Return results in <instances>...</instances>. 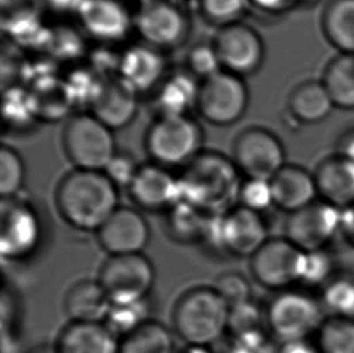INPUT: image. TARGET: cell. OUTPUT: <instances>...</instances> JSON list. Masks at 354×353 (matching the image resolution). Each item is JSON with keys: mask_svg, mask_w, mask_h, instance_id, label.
<instances>
[{"mask_svg": "<svg viewBox=\"0 0 354 353\" xmlns=\"http://www.w3.org/2000/svg\"><path fill=\"white\" fill-rule=\"evenodd\" d=\"M211 217L190 203L180 201L167 212L168 235L180 244L203 241Z\"/></svg>", "mask_w": 354, "mask_h": 353, "instance_id": "29", "label": "cell"}, {"mask_svg": "<svg viewBox=\"0 0 354 353\" xmlns=\"http://www.w3.org/2000/svg\"><path fill=\"white\" fill-rule=\"evenodd\" d=\"M334 259L326 249L304 252L300 283L308 287L328 284L334 272Z\"/></svg>", "mask_w": 354, "mask_h": 353, "instance_id": "36", "label": "cell"}, {"mask_svg": "<svg viewBox=\"0 0 354 353\" xmlns=\"http://www.w3.org/2000/svg\"><path fill=\"white\" fill-rule=\"evenodd\" d=\"M321 29L339 53L354 55V0H329L322 10Z\"/></svg>", "mask_w": 354, "mask_h": 353, "instance_id": "27", "label": "cell"}, {"mask_svg": "<svg viewBox=\"0 0 354 353\" xmlns=\"http://www.w3.org/2000/svg\"><path fill=\"white\" fill-rule=\"evenodd\" d=\"M266 315L253 300L230 309L229 316V333L230 335H242L263 330Z\"/></svg>", "mask_w": 354, "mask_h": 353, "instance_id": "40", "label": "cell"}, {"mask_svg": "<svg viewBox=\"0 0 354 353\" xmlns=\"http://www.w3.org/2000/svg\"><path fill=\"white\" fill-rule=\"evenodd\" d=\"M198 87L196 78L187 71L168 74L155 90L153 108L156 116L189 115V110L196 108Z\"/></svg>", "mask_w": 354, "mask_h": 353, "instance_id": "25", "label": "cell"}, {"mask_svg": "<svg viewBox=\"0 0 354 353\" xmlns=\"http://www.w3.org/2000/svg\"><path fill=\"white\" fill-rule=\"evenodd\" d=\"M288 111L300 124L322 123L335 109L322 80H306L297 84L288 97Z\"/></svg>", "mask_w": 354, "mask_h": 353, "instance_id": "26", "label": "cell"}, {"mask_svg": "<svg viewBox=\"0 0 354 353\" xmlns=\"http://www.w3.org/2000/svg\"><path fill=\"white\" fill-rule=\"evenodd\" d=\"M129 192L139 208L149 212H168L182 201L179 178L153 163L140 165Z\"/></svg>", "mask_w": 354, "mask_h": 353, "instance_id": "18", "label": "cell"}, {"mask_svg": "<svg viewBox=\"0 0 354 353\" xmlns=\"http://www.w3.org/2000/svg\"><path fill=\"white\" fill-rule=\"evenodd\" d=\"M250 5L270 15H281L299 6V0H249Z\"/></svg>", "mask_w": 354, "mask_h": 353, "instance_id": "44", "label": "cell"}, {"mask_svg": "<svg viewBox=\"0 0 354 353\" xmlns=\"http://www.w3.org/2000/svg\"><path fill=\"white\" fill-rule=\"evenodd\" d=\"M43 239V225L38 212L19 197L1 200L0 212V254L16 262L28 258Z\"/></svg>", "mask_w": 354, "mask_h": 353, "instance_id": "11", "label": "cell"}, {"mask_svg": "<svg viewBox=\"0 0 354 353\" xmlns=\"http://www.w3.org/2000/svg\"><path fill=\"white\" fill-rule=\"evenodd\" d=\"M268 239L263 215L239 205L224 215H212L203 241L231 255L252 258Z\"/></svg>", "mask_w": 354, "mask_h": 353, "instance_id": "6", "label": "cell"}, {"mask_svg": "<svg viewBox=\"0 0 354 353\" xmlns=\"http://www.w3.org/2000/svg\"><path fill=\"white\" fill-rule=\"evenodd\" d=\"M111 305V298L98 280L77 282L64 299L66 314L71 322L77 323H104Z\"/></svg>", "mask_w": 354, "mask_h": 353, "instance_id": "24", "label": "cell"}, {"mask_svg": "<svg viewBox=\"0 0 354 353\" xmlns=\"http://www.w3.org/2000/svg\"><path fill=\"white\" fill-rule=\"evenodd\" d=\"M341 234L345 236L346 239L352 246H354V205L342 210Z\"/></svg>", "mask_w": 354, "mask_h": 353, "instance_id": "47", "label": "cell"}, {"mask_svg": "<svg viewBox=\"0 0 354 353\" xmlns=\"http://www.w3.org/2000/svg\"><path fill=\"white\" fill-rule=\"evenodd\" d=\"M271 185L274 206L290 215L316 202L318 196L315 174L295 165H286L273 176Z\"/></svg>", "mask_w": 354, "mask_h": 353, "instance_id": "22", "label": "cell"}, {"mask_svg": "<svg viewBox=\"0 0 354 353\" xmlns=\"http://www.w3.org/2000/svg\"><path fill=\"white\" fill-rule=\"evenodd\" d=\"M140 1H142V4H143V3H145V1H148V0H140Z\"/></svg>", "mask_w": 354, "mask_h": 353, "instance_id": "52", "label": "cell"}, {"mask_svg": "<svg viewBox=\"0 0 354 353\" xmlns=\"http://www.w3.org/2000/svg\"><path fill=\"white\" fill-rule=\"evenodd\" d=\"M138 92L119 75L106 78L92 102V114L113 131L124 129L138 111Z\"/></svg>", "mask_w": 354, "mask_h": 353, "instance_id": "19", "label": "cell"}, {"mask_svg": "<svg viewBox=\"0 0 354 353\" xmlns=\"http://www.w3.org/2000/svg\"><path fill=\"white\" fill-rule=\"evenodd\" d=\"M213 46L223 71L239 77L258 72L265 61V44L258 30L243 22L219 28Z\"/></svg>", "mask_w": 354, "mask_h": 353, "instance_id": "13", "label": "cell"}, {"mask_svg": "<svg viewBox=\"0 0 354 353\" xmlns=\"http://www.w3.org/2000/svg\"><path fill=\"white\" fill-rule=\"evenodd\" d=\"M32 353H57L56 352V349L55 347H46V346H43V347H38V349L33 351Z\"/></svg>", "mask_w": 354, "mask_h": 353, "instance_id": "50", "label": "cell"}, {"mask_svg": "<svg viewBox=\"0 0 354 353\" xmlns=\"http://www.w3.org/2000/svg\"><path fill=\"white\" fill-rule=\"evenodd\" d=\"M249 90L243 78L221 71L200 82L196 109L214 126H230L247 111Z\"/></svg>", "mask_w": 354, "mask_h": 353, "instance_id": "8", "label": "cell"}, {"mask_svg": "<svg viewBox=\"0 0 354 353\" xmlns=\"http://www.w3.org/2000/svg\"><path fill=\"white\" fill-rule=\"evenodd\" d=\"M75 12L87 35L100 43H120L134 28V16L122 0H82Z\"/></svg>", "mask_w": 354, "mask_h": 353, "instance_id": "16", "label": "cell"}, {"mask_svg": "<svg viewBox=\"0 0 354 353\" xmlns=\"http://www.w3.org/2000/svg\"><path fill=\"white\" fill-rule=\"evenodd\" d=\"M321 301L333 317L354 320L353 278L341 277L331 280L323 291Z\"/></svg>", "mask_w": 354, "mask_h": 353, "instance_id": "34", "label": "cell"}, {"mask_svg": "<svg viewBox=\"0 0 354 353\" xmlns=\"http://www.w3.org/2000/svg\"><path fill=\"white\" fill-rule=\"evenodd\" d=\"M97 239L109 255L142 254L150 241V228L139 210L119 207L98 230Z\"/></svg>", "mask_w": 354, "mask_h": 353, "instance_id": "17", "label": "cell"}, {"mask_svg": "<svg viewBox=\"0 0 354 353\" xmlns=\"http://www.w3.org/2000/svg\"><path fill=\"white\" fill-rule=\"evenodd\" d=\"M19 316V304L15 294L4 287L1 294V353H17Z\"/></svg>", "mask_w": 354, "mask_h": 353, "instance_id": "37", "label": "cell"}, {"mask_svg": "<svg viewBox=\"0 0 354 353\" xmlns=\"http://www.w3.org/2000/svg\"><path fill=\"white\" fill-rule=\"evenodd\" d=\"M203 142L201 126L189 115L156 116L144 138L153 163L168 170L187 168L203 152Z\"/></svg>", "mask_w": 354, "mask_h": 353, "instance_id": "4", "label": "cell"}, {"mask_svg": "<svg viewBox=\"0 0 354 353\" xmlns=\"http://www.w3.org/2000/svg\"><path fill=\"white\" fill-rule=\"evenodd\" d=\"M187 71L192 77L201 79V82L223 71L213 44H198L189 51Z\"/></svg>", "mask_w": 354, "mask_h": 353, "instance_id": "39", "label": "cell"}, {"mask_svg": "<svg viewBox=\"0 0 354 353\" xmlns=\"http://www.w3.org/2000/svg\"><path fill=\"white\" fill-rule=\"evenodd\" d=\"M272 340L263 330L242 335H231L226 353H278Z\"/></svg>", "mask_w": 354, "mask_h": 353, "instance_id": "43", "label": "cell"}, {"mask_svg": "<svg viewBox=\"0 0 354 353\" xmlns=\"http://www.w3.org/2000/svg\"><path fill=\"white\" fill-rule=\"evenodd\" d=\"M304 251L287 239H268L252 257V272L258 283L270 289H284L300 283Z\"/></svg>", "mask_w": 354, "mask_h": 353, "instance_id": "15", "label": "cell"}, {"mask_svg": "<svg viewBox=\"0 0 354 353\" xmlns=\"http://www.w3.org/2000/svg\"><path fill=\"white\" fill-rule=\"evenodd\" d=\"M98 281L115 305L148 299L155 282V267L143 254L109 255L102 265Z\"/></svg>", "mask_w": 354, "mask_h": 353, "instance_id": "10", "label": "cell"}, {"mask_svg": "<svg viewBox=\"0 0 354 353\" xmlns=\"http://www.w3.org/2000/svg\"><path fill=\"white\" fill-rule=\"evenodd\" d=\"M149 314L150 304L148 299L124 305L113 304L104 325L113 332V334L118 339L121 340L150 320Z\"/></svg>", "mask_w": 354, "mask_h": 353, "instance_id": "32", "label": "cell"}, {"mask_svg": "<svg viewBox=\"0 0 354 353\" xmlns=\"http://www.w3.org/2000/svg\"><path fill=\"white\" fill-rule=\"evenodd\" d=\"M243 181L232 159L202 152L179 176L182 201L206 215H224L236 207Z\"/></svg>", "mask_w": 354, "mask_h": 353, "instance_id": "2", "label": "cell"}, {"mask_svg": "<svg viewBox=\"0 0 354 353\" xmlns=\"http://www.w3.org/2000/svg\"><path fill=\"white\" fill-rule=\"evenodd\" d=\"M321 80L335 108L354 110V55L337 53L326 63Z\"/></svg>", "mask_w": 354, "mask_h": 353, "instance_id": "28", "label": "cell"}, {"mask_svg": "<svg viewBox=\"0 0 354 353\" xmlns=\"http://www.w3.org/2000/svg\"><path fill=\"white\" fill-rule=\"evenodd\" d=\"M278 353H322L317 344H313L310 340H297L282 343L279 346Z\"/></svg>", "mask_w": 354, "mask_h": 353, "instance_id": "45", "label": "cell"}, {"mask_svg": "<svg viewBox=\"0 0 354 353\" xmlns=\"http://www.w3.org/2000/svg\"><path fill=\"white\" fill-rule=\"evenodd\" d=\"M119 353H176L172 332L150 320L120 340Z\"/></svg>", "mask_w": 354, "mask_h": 353, "instance_id": "30", "label": "cell"}, {"mask_svg": "<svg viewBox=\"0 0 354 353\" xmlns=\"http://www.w3.org/2000/svg\"><path fill=\"white\" fill-rule=\"evenodd\" d=\"M53 347L57 353H119L120 340L104 323L71 322Z\"/></svg>", "mask_w": 354, "mask_h": 353, "instance_id": "23", "label": "cell"}, {"mask_svg": "<svg viewBox=\"0 0 354 353\" xmlns=\"http://www.w3.org/2000/svg\"><path fill=\"white\" fill-rule=\"evenodd\" d=\"M342 210L326 201L289 215L286 224V239L304 252L326 249L336 235L341 234Z\"/></svg>", "mask_w": 354, "mask_h": 353, "instance_id": "14", "label": "cell"}, {"mask_svg": "<svg viewBox=\"0 0 354 353\" xmlns=\"http://www.w3.org/2000/svg\"><path fill=\"white\" fill-rule=\"evenodd\" d=\"M162 51L148 44L129 46L120 57L118 75L138 93L155 91L168 74Z\"/></svg>", "mask_w": 354, "mask_h": 353, "instance_id": "20", "label": "cell"}, {"mask_svg": "<svg viewBox=\"0 0 354 353\" xmlns=\"http://www.w3.org/2000/svg\"><path fill=\"white\" fill-rule=\"evenodd\" d=\"M139 168L140 165L137 163V159L134 158L132 154L119 150L103 172L106 173L118 189L126 188L129 190V186L138 173Z\"/></svg>", "mask_w": 354, "mask_h": 353, "instance_id": "42", "label": "cell"}, {"mask_svg": "<svg viewBox=\"0 0 354 353\" xmlns=\"http://www.w3.org/2000/svg\"><path fill=\"white\" fill-rule=\"evenodd\" d=\"M213 288L230 309L252 300L250 283L239 272L223 273L216 278Z\"/></svg>", "mask_w": 354, "mask_h": 353, "instance_id": "38", "label": "cell"}, {"mask_svg": "<svg viewBox=\"0 0 354 353\" xmlns=\"http://www.w3.org/2000/svg\"><path fill=\"white\" fill-rule=\"evenodd\" d=\"M322 353H354V320L331 317L317 333Z\"/></svg>", "mask_w": 354, "mask_h": 353, "instance_id": "31", "label": "cell"}, {"mask_svg": "<svg viewBox=\"0 0 354 353\" xmlns=\"http://www.w3.org/2000/svg\"><path fill=\"white\" fill-rule=\"evenodd\" d=\"M317 189L321 200L346 210L354 205V163L336 154L317 168Z\"/></svg>", "mask_w": 354, "mask_h": 353, "instance_id": "21", "label": "cell"}, {"mask_svg": "<svg viewBox=\"0 0 354 353\" xmlns=\"http://www.w3.org/2000/svg\"><path fill=\"white\" fill-rule=\"evenodd\" d=\"M232 160L247 179L272 181L287 165L281 139L261 126H249L236 136Z\"/></svg>", "mask_w": 354, "mask_h": 353, "instance_id": "9", "label": "cell"}, {"mask_svg": "<svg viewBox=\"0 0 354 353\" xmlns=\"http://www.w3.org/2000/svg\"><path fill=\"white\" fill-rule=\"evenodd\" d=\"M354 163V129L346 131L337 141V153Z\"/></svg>", "mask_w": 354, "mask_h": 353, "instance_id": "46", "label": "cell"}, {"mask_svg": "<svg viewBox=\"0 0 354 353\" xmlns=\"http://www.w3.org/2000/svg\"><path fill=\"white\" fill-rule=\"evenodd\" d=\"M134 29L143 43L163 51L187 40L190 22L180 5L171 0H148L134 16Z\"/></svg>", "mask_w": 354, "mask_h": 353, "instance_id": "12", "label": "cell"}, {"mask_svg": "<svg viewBox=\"0 0 354 353\" xmlns=\"http://www.w3.org/2000/svg\"><path fill=\"white\" fill-rule=\"evenodd\" d=\"M113 132L92 113L74 115L63 129L64 153L77 170L103 172L119 152Z\"/></svg>", "mask_w": 354, "mask_h": 353, "instance_id": "5", "label": "cell"}, {"mask_svg": "<svg viewBox=\"0 0 354 353\" xmlns=\"http://www.w3.org/2000/svg\"><path fill=\"white\" fill-rule=\"evenodd\" d=\"M46 4L56 11L67 12V11H77L82 0H44Z\"/></svg>", "mask_w": 354, "mask_h": 353, "instance_id": "48", "label": "cell"}, {"mask_svg": "<svg viewBox=\"0 0 354 353\" xmlns=\"http://www.w3.org/2000/svg\"><path fill=\"white\" fill-rule=\"evenodd\" d=\"M229 316L230 307L213 287H198L179 298L173 311V325L187 346L209 347L227 333Z\"/></svg>", "mask_w": 354, "mask_h": 353, "instance_id": "3", "label": "cell"}, {"mask_svg": "<svg viewBox=\"0 0 354 353\" xmlns=\"http://www.w3.org/2000/svg\"><path fill=\"white\" fill-rule=\"evenodd\" d=\"M266 322L281 344L310 339L326 322L324 307L305 291H284L270 302Z\"/></svg>", "mask_w": 354, "mask_h": 353, "instance_id": "7", "label": "cell"}, {"mask_svg": "<svg viewBox=\"0 0 354 353\" xmlns=\"http://www.w3.org/2000/svg\"><path fill=\"white\" fill-rule=\"evenodd\" d=\"M317 0H299V4H312V3H315Z\"/></svg>", "mask_w": 354, "mask_h": 353, "instance_id": "51", "label": "cell"}, {"mask_svg": "<svg viewBox=\"0 0 354 353\" xmlns=\"http://www.w3.org/2000/svg\"><path fill=\"white\" fill-rule=\"evenodd\" d=\"M249 6V0H198L202 16L219 28L242 22Z\"/></svg>", "mask_w": 354, "mask_h": 353, "instance_id": "35", "label": "cell"}, {"mask_svg": "<svg viewBox=\"0 0 354 353\" xmlns=\"http://www.w3.org/2000/svg\"><path fill=\"white\" fill-rule=\"evenodd\" d=\"M239 203L260 215L274 206L271 181L245 179L239 194Z\"/></svg>", "mask_w": 354, "mask_h": 353, "instance_id": "41", "label": "cell"}, {"mask_svg": "<svg viewBox=\"0 0 354 353\" xmlns=\"http://www.w3.org/2000/svg\"><path fill=\"white\" fill-rule=\"evenodd\" d=\"M56 205L74 229L98 233L120 207L119 189L102 171L75 168L59 181Z\"/></svg>", "mask_w": 354, "mask_h": 353, "instance_id": "1", "label": "cell"}, {"mask_svg": "<svg viewBox=\"0 0 354 353\" xmlns=\"http://www.w3.org/2000/svg\"><path fill=\"white\" fill-rule=\"evenodd\" d=\"M26 181L24 160L14 148L6 144L0 149V195L1 200L19 195Z\"/></svg>", "mask_w": 354, "mask_h": 353, "instance_id": "33", "label": "cell"}, {"mask_svg": "<svg viewBox=\"0 0 354 353\" xmlns=\"http://www.w3.org/2000/svg\"><path fill=\"white\" fill-rule=\"evenodd\" d=\"M182 353H214L209 347H200V346H187Z\"/></svg>", "mask_w": 354, "mask_h": 353, "instance_id": "49", "label": "cell"}]
</instances>
